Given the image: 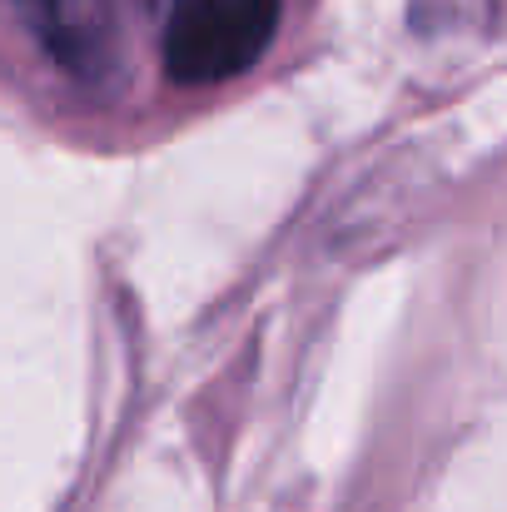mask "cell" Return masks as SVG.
I'll use <instances>...</instances> for the list:
<instances>
[{"label": "cell", "instance_id": "cell-1", "mask_svg": "<svg viewBox=\"0 0 507 512\" xmlns=\"http://www.w3.org/2000/svg\"><path fill=\"white\" fill-rule=\"evenodd\" d=\"M279 30V0H165V75L174 85H224L244 75Z\"/></svg>", "mask_w": 507, "mask_h": 512}, {"label": "cell", "instance_id": "cell-2", "mask_svg": "<svg viewBox=\"0 0 507 512\" xmlns=\"http://www.w3.org/2000/svg\"><path fill=\"white\" fill-rule=\"evenodd\" d=\"M10 10L50 45V50H65V25H60V0H10Z\"/></svg>", "mask_w": 507, "mask_h": 512}]
</instances>
